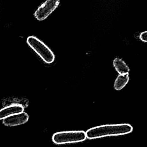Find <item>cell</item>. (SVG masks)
<instances>
[{
	"label": "cell",
	"mask_w": 147,
	"mask_h": 147,
	"mask_svg": "<svg viewBox=\"0 0 147 147\" xmlns=\"http://www.w3.org/2000/svg\"><path fill=\"white\" fill-rule=\"evenodd\" d=\"M86 132L83 131H63L55 133L52 140L57 145L82 142L86 140Z\"/></svg>",
	"instance_id": "obj_3"
},
{
	"label": "cell",
	"mask_w": 147,
	"mask_h": 147,
	"mask_svg": "<svg viewBox=\"0 0 147 147\" xmlns=\"http://www.w3.org/2000/svg\"><path fill=\"white\" fill-rule=\"evenodd\" d=\"M28 119L29 116L23 111L4 118L3 120V123L8 127H14L26 123Z\"/></svg>",
	"instance_id": "obj_5"
},
{
	"label": "cell",
	"mask_w": 147,
	"mask_h": 147,
	"mask_svg": "<svg viewBox=\"0 0 147 147\" xmlns=\"http://www.w3.org/2000/svg\"><path fill=\"white\" fill-rule=\"evenodd\" d=\"M129 74H120L116 79L114 84V88L116 90H121L123 89L129 80Z\"/></svg>",
	"instance_id": "obj_8"
},
{
	"label": "cell",
	"mask_w": 147,
	"mask_h": 147,
	"mask_svg": "<svg viewBox=\"0 0 147 147\" xmlns=\"http://www.w3.org/2000/svg\"><path fill=\"white\" fill-rule=\"evenodd\" d=\"M133 127L128 123L107 124L94 127L88 129L86 137L90 140L98 139L107 136L125 135L132 133Z\"/></svg>",
	"instance_id": "obj_1"
},
{
	"label": "cell",
	"mask_w": 147,
	"mask_h": 147,
	"mask_svg": "<svg viewBox=\"0 0 147 147\" xmlns=\"http://www.w3.org/2000/svg\"><path fill=\"white\" fill-rule=\"evenodd\" d=\"M27 42L45 63L51 64L54 62L55 56L52 51L37 37L29 36L27 39Z\"/></svg>",
	"instance_id": "obj_2"
},
{
	"label": "cell",
	"mask_w": 147,
	"mask_h": 147,
	"mask_svg": "<svg viewBox=\"0 0 147 147\" xmlns=\"http://www.w3.org/2000/svg\"><path fill=\"white\" fill-rule=\"evenodd\" d=\"M24 111V107L20 105H11L0 110V120Z\"/></svg>",
	"instance_id": "obj_6"
},
{
	"label": "cell",
	"mask_w": 147,
	"mask_h": 147,
	"mask_svg": "<svg viewBox=\"0 0 147 147\" xmlns=\"http://www.w3.org/2000/svg\"><path fill=\"white\" fill-rule=\"evenodd\" d=\"M140 39L143 42H147V31L143 32L140 35Z\"/></svg>",
	"instance_id": "obj_9"
},
{
	"label": "cell",
	"mask_w": 147,
	"mask_h": 147,
	"mask_svg": "<svg viewBox=\"0 0 147 147\" xmlns=\"http://www.w3.org/2000/svg\"><path fill=\"white\" fill-rule=\"evenodd\" d=\"M59 3V0H47L35 11L34 16L38 20H44L56 9Z\"/></svg>",
	"instance_id": "obj_4"
},
{
	"label": "cell",
	"mask_w": 147,
	"mask_h": 147,
	"mask_svg": "<svg viewBox=\"0 0 147 147\" xmlns=\"http://www.w3.org/2000/svg\"><path fill=\"white\" fill-rule=\"evenodd\" d=\"M113 65L119 74H129L130 71L129 68L126 63L121 59H115L113 61Z\"/></svg>",
	"instance_id": "obj_7"
}]
</instances>
